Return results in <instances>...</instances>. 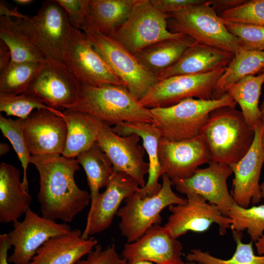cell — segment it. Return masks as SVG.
Wrapping results in <instances>:
<instances>
[{
    "mask_svg": "<svg viewBox=\"0 0 264 264\" xmlns=\"http://www.w3.org/2000/svg\"><path fill=\"white\" fill-rule=\"evenodd\" d=\"M30 163L37 170L40 188L37 198L42 216L71 222L90 201L88 191L75 180L79 166L76 159L63 155H31Z\"/></svg>",
    "mask_w": 264,
    "mask_h": 264,
    "instance_id": "1",
    "label": "cell"
},
{
    "mask_svg": "<svg viewBox=\"0 0 264 264\" xmlns=\"http://www.w3.org/2000/svg\"><path fill=\"white\" fill-rule=\"evenodd\" d=\"M0 14L14 18L23 34L46 59L63 63L71 26L66 11L56 0L43 2L33 16L5 5L1 6Z\"/></svg>",
    "mask_w": 264,
    "mask_h": 264,
    "instance_id": "2",
    "label": "cell"
},
{
    "mask_svg": "<svg viewBox=\"0 0 264 264\" xmlns=\"http://www.w3.org/2000/svg\"><path fill=\"white\" fill-rule=\"evenodd\" d=\"M200 135L211 161L229 165L239 161L250 149L255 131L241 111L226 106L211 112Z\"/></svg>",
    "mask_w": 264,
    "mask_h": 264,
    "instance_id": "3",
    "label": "cell"
},
{
    "mask_svg": "<svg viewBox=\"0 0 264 264\" xmlns=\"http://www.w3.org/2000/svg\"><path fill=\"white\" fill-rule=\"evenodd\" d=\"M68 110L89 114L110 126L123 122L153 123L150 109L125 86L81 84L78 101Z\"/></svg>",
    "mask_w": 264,
    "mask_h": 264,
    "instance_id": "4",
    "label": "cell"
},
{
    "mask_svg": "<svg viewBox=\"0 0 264 264\" xmlns=\"http://www.w3.org/2000/svg\"><path fill=\"white\" fill-rule=\"evenodd\" d=\"M236 101L228 93L219 99L188 98L167 107L150 109L153 123L162 137L173 141L190 139L200 134L213 110L222 107L235 108Z\"/></svg>",
    "mask_w": 264,
    "mask_h": 264,
    "instance_id": "5",
    "label": "cell"
},
{
    "mask_svg": "<svg viewBox=\"0 0 264 264\" xmlns=\"http://www.w3.org/2000/svg\"><path fill=\"white\" fill-rule=\"evenodd\" d=\"M168 14V27L172 32L184 34L195 43L234 54L243 50L239 39L227 30L208 0L187 9Z\"/></svg>",
    "mask_w": 264,
    "mask_h": 264,
    "instance_id": "6",
    "label": "cell"
},
{
    "mask_svg": "<svg viewBox=\"0 0 264 264\" xmlns=\"http://www.w3.org/2000/svg\"><path fill=\"white\" fill-rule=\"evenodd\" d=\"M82 31L94 49L139 101L159 81L140 64L133 54L113 38L104 34L91 23Z\"/></svg>",
    "mask_w": 264,
    "mask_h": 264,
    "instance_id": "7",
    "label": "cell"
},
{
    "mask_svg": "<svg viewBox=\"0 0 264 264\" xmlns=\"http://www.w3.org/2000/svg\"><path fill=\"white\" fill-rule=\"evenodd\" d=\"M162 178L161 188L156 194L141 198L136 192L126 198L125 205L118 210L116 215L120 218L119 228L127 242L135 241L150 228L159 224L161 212L164 208L186 202V198L173 191V183L169 176L164 174Z\"/></svg>",
    "mask_w": 264,
    "mask_h": 264,
    "instance_id": "8",
    "label": "cell"
},
{
    "mask_svg": "<svg viewBox=\"0 0 264 264\" xmlns=\"http://www.w3.org/2000/svg\"><path fill=\"white\" fill-rule=\"evenodd\" d=\"M168 14L156 9L150 0H136L126 21L110 36L132 54L157 42L183 40L189 36L171 32Z\"/></svg>",
    "mask_w": 264,
    "mask_h": 264,
    "instance_id": "9",
    "label": "cell"
},
{
    "mask_svg": "<svg viewBox=\"0 0 264 264\" xmlns=\"http://www.w3.org/2000/svg\"><path fill=\"white\" fill-rule=\"evenodd\" d=\"M63 61L82 84L93 87L125 86L94 49L87 35L72 26Z\"/></svg>",
    "mask_w": 264,
    "mask_h": 264,
    "instance_id": "10",
    "label": "cell"
},
{
    "mask_svg": "<svg viewBox=\"0 0 264 264\" xmlns=\"http://www.w3.org/2000/svg\"><path fill=\"white\" fill-rule=\"evenodd\" d=\"M225 68L201 74L176 75L159 81L139 101L151 109L173 106L188 98L212 99L215 87Z\"/></svg>",
    "mask_w": 264,
    "mask_h": 264,
    "instance_id": "11",
    "label": "cell"
},
{
    "mask_svg": "<svg viewBox=\"0 0 264 264\" xmlns=\"http://www.w3.org/2000/svg\"><path fill=\"white\" fill-rule=\"evenodd\" d=\"M13 226L7 236L13 247L8 261L13 264H28L46 241L71 230L66 223H58L40 216L30 208L24 214L23 220L13 222Z\"/></svg>",
    "mask_w": 264,
    "mask_h": 264,
    "instance_id": "12",
    "label": "cell"
},
{
    "mask_svg": "<svg viewBox=\"0 0 264 264\" xmlns=\"http://www.w3.org/2000/svg\"><path fill=\"white\" fill-rule=\"evenodd\" d=\"M186 197L185 203L171 205L168 208L172 214L164 227L174 237L177 239L188 231L204 232L214 223L219 226L220 235L226 234L233 222L231 219L198 194H190Z\"/></svg>",
    "mask_w": 264,
    "mask_h": 264,
    "instance_id": "13",
    "label": "cell"
},
{
    "mask_svg": "<svg viewBox=\"0 0 264 264\" xmlns=\"http://www.w3.org/2000/svg\"><path fill=\"white\" fill-rule=\"evenodd\" d=\"M81 86L64 63L47 60L25 92L51 108L66 110L78 101Z\"/></svg>",
    "mask_w": 264,
    "mask_h": 264,
    "instance_id": "14",
    "label": "cell"
},
{
    "mask_svg": "<svg viewBox=\"0 0 264 264\" xmlns=\"http://www.w3.org/2000/svg\"><path fill=\"white\" fill-rule=\"evenodd\" d=\"M140 139L134 134L119 135L103 123L96 143L110 159L113 172L128 174L143 188L149 164L144 160V148L138 144Z\"/></svg>",
    "mask_w": 264,
    "mask_h": 264,
    "instance_id": "15",
    "label": "cell"
},
{
    "mask_svg": "<svg viewBox=\"0 0 264 264\" xmlns=\"http://www.w3.org/2000/svg\"><path fill=\"white\" fill-rule=\"evenodd\" d=\"M162 176L171 179L191 177L198 167L211 161L208 148L200 134L192 138L173 141L163 137L158 145Z\"/></svg>",
    "mask_w": 264,
    "mask_h": 264,
    "instance_id": "16",
    "label": "cell"
},
{
    "mask_svg": "<svg viewBox=\"0 0 264 264\" xmlns=\"http://www.w3.org/2000/svg\"><path fill=\"white\" fill-rule=\"evenodd\" d=\"M140 187L129 175L113 172L106 187L90 204L82 237L88 239L108 229L111 224L124 199L138 192Z\"/></svg>",
    "mask_w": 264,
    "mask_h": 264,
    "instance_id": "17",
    "label": "cell"
},
{
    "mask_svg": "<svg viewBox=\"0 0 264 264\" xmlns=\"http://www.w3.org/2000/svg\"><path fill=\"white\" fill-rule=\"evenodd\" d=\"M232 173L229 165L211 161L207 167L197 169L191 177L172 181L179 193L201 196L210 203L217 206L227 217L234 203L227 185V180Z\"/></svg>",
    "mask_w": 264,
    "mask_h": 264,
    "instance_id": "18",
    "label": "cell"
},
{
    "mask_svg": "<svg viewBox=\"0 0 264 264\" xmlns=\"http://www.w3.org/2000/svg\"><path fill=\"white\" fill-rule=\"evenodd\" d=\"M264 122L261 120L254 129L255 137L247 153L237 162L229 165L234 178L232 197L239 206L248 208L251 202L259 203L262 194L259 185L260 174L264 163V150L261 137Z\"/></svg>",
    "mask_w": 264,
    "mask_h": 264,
    "instance_id": "19",
    "label": "cell"
},
{
    "mask_svg": "<svg viewBox=\"0 0 264 264\" xmlns=\"http://www.w3.org/2000/svg\"><path fill=\"white\" fill-rule=\"evenodd\" d=\"M181 243L165 227L156 224L140 238L125 244L122 255L128 264L146 261L156 264H186Z\"/></svg>",
    "mask_w": 264,
    "mask_h": 264,
    "instance_id": "20",
    "label": "cell"
},
{
    "mask_svg": "<svg viewBox=\"0 0 264 264\" xmlns=\"http://www.w3.org/2000/svg\"><path fill=\"white\" fill-rule=\"evenodd\" d=\"M24 132L31 155H62L66 139L64 118L47 110L33 112L23 120Z\"/></svg>",
    "mask_w": 264,
    "mask_h": 264,
    "instance_id": "21",
    "label": "cell"
},
{
    "mask_svg": "<svg viewBox=\"0 0 264 264\" xmlns=\"http://www.w3.org/2000/svg\"><path fill=\"white\" fill-rule=\"evenodd\" d=\"M78 229L51 238L37 251L28 264H75L98 244L93 237H82Z\"/></svg>",
    "mask_w": 264,
    "mask_h": 264,
    "instance_id": "22",
    "label": "cell"
},
{
    "mask_svg": "<svg viewBox=\"0 0 264 264\" xmlns=\"http://www.w3.org/2000/svg\"><path fill=\"white\" fill-rule=\"evenodd\" d=\"M234 54L209 45L194 42L174 65L162 72L159 81L180 75L201 74L225 68Z\"/></svg>",
    "mask_w": 264,
    "mask_h": 264,
    "instance_id": "23",
    "label": "cell"
},
{
    "mask_svg": "<svg viewBox=\"0 0 264 264\" xmlns=\"http://www.w3.org/2000/svg\"><path fill=\"white\" fill-rule=\"evenodd\" d=\"M112 129L119 135L134 134L142 139L148 156L149 168L147 181L137 192L141 198L156 194L161 188V184L158 182L162 176L158 156V145L162 137L160 131L153 123L145 122H123L114 126Z\"/></svg>",
    "mask_w": 264,
    "mask_h": 264,
    "instance_id": "24",
    "label": "cell"
},
{
    "mask_svg": "<svg viewBox=\"0 0 264 264\" xmlns=\"http://www.w3.org/2000/svg\"><path fill=\"white\" fill-rule=\"evenodd\" d=\"M32 197L20 180V171L2 162L0 165V222L18 220L30 207Z\"/></svg>",
    "mask_w": 264,
    "mask_h": 264,
    "instance_id": "25",
    "label": "cell"
},
{
    "mask_svg": "<svg viewBox=\"0 0 264 264\" xmlns=\"http://www.w3.org/2000/svg\"><path fill=\"white\" fill-rule=\"evenodd\" d=\"M63 112L67 135L62 155L75 158L96 143L103 122L95 116L81 111L66 110Z\"/></svg>",
    "mask_w": 264,
    "mask_h": 264,
    "instance_id": "26",
    "label": "cell"
},
{
    "mask_svg": "<svg viewBox=\"0 0 264 264\" xmlns=\"http://www.w3.org/2000/svg\"><path fill=\"white\" fill-rule=\"evenodd\" d=\"M194 42L190 37L183 40H163L133 55L147 71L157 78L162 72L176 63Z\"/></svg>",
    "mask_w": 264,
    "mask_h": 264,
    "instance_id": "27",
    "label": "cell"
},
{
    "mask_svg": "<svg viewBox=\"0 0 264 264\" xmlns=\"http://www.w3.org/2000/svg\"><path fill=\"white\" fill-rule=\"evenodd\" d=\"M264 70V51L242 50L234 57L220 79L213 92L212 99H219L228 88L242 78L254 75Z\"/></svg>",
    "mask_w": 264,
    "mask_h": 264,
    "instance_id": "28",
    "label": "cell"
},
{
    "mask_svg": "<svg viewBox=\"0 0 264 264\" xmlns=\"http://www.w3.org/2000/svg\"><path fill=\"white\" fill-rule=\"evenodd\" d=\"M264 83V72L257 76H247L226 90V93L239 105L245 120L254 130L262 120L258 105Z\"/></svg>",
    "mask_w": 264,
    "mask_h": 264,
    "instance_id": "29",
    "label": "cell"
},
{
    "mask_svg": "<svg viewBox=\"0 0 264 264\" xmlns=\"http://www.w3.org/2000/svg\"><path fill=\"white\" fill-rule=\"evenodd\" d=\"M136 0H89L90 22L110 36L128 18Z\"/></svg>",
    "mask_w": 264,
    "mask_h": 264,
    "instance_id": "30",
    "label": "cell"
},
{
    "mask_svg": "<svg viewBox=\"0 0 264 264\" xmlns=\"http://www.w3.org/2000/svg\"><path fill=\"white\" fill-rule=\"evenodd\" d=\"M76 160L86 173L90 190V204H92L100 194V189L107 186L113 174L112 164L97 143L79 154Z\"/></svg>",
    "mask_w": 264,
    "mask_h": 264,
    "instance_id": "31",
    "label": "cell"
},
{
    "mask_svg": "<svg viewBox=\"0 0 264 264\" xmlns=\"http://www.w3.org/2000/svg\"><path fill=\"white\" fill-rule=\"evenodd\" d=\"M0 38L10 49L11 62L44 63L47 61L23 34L17 22L8 16H0Z\"/></svg>",
    "mask_w": 264,
    "mask_h": 264,
    "instance_id": "32",
    "label": "cell"
},
{
    "mask_svg": "<svg viewBox=\"0 0 264 264\" xmlns=\"http://www.w3.org/2000/svg\"><path fill=\"white\" fill-rule=\"evenodd\" d=\"M46 63L11 62L0 71V94L18 95L25 92Z\"/></svg>",
    "mask_w": 264,
    "mask_h": 264,
    "instance_id": "33",
    "label": "cell"
},
{
    "mask_svg": "<svg viewBox=\"0 0 264 264\" xmlns=\"http://www.w3.org/2000/svg\"><path fill=\"white\" fill-rule=\"evenodd\" d=\"M232 232L234 240L236 243V249L230 259H221L212 256L209 252L194 249L191 250L186 255L187 261L202 264H264V255L258 256L255 254L253 242L244 243L242 241V232Z\"/></svg>",
    "mask_w": 264,
    "mask_h": 264,
    "instance_id": "34",
    "label": "cell"
},
{
    "mask_svg": "<svg viewBox=\"0 0 264 264\" xmlns=\"http://www.w3.org/2000/svg\"><path fill=\"white\" fill-rule=\"evenodd\" d=\"M227 217L233 220L230 227L232 231L246 230L253 242H257L264 235V204L243 208L234 202Z\"/></svg>",
    "mask_w": 264,
    "mask_h": 264,
    "instance_id": "35",
    "label": "cell"
},
{
    "mask_svg": "<svg viewBox=\"0 0 264 264\" xmlns=\"http://www.w3.org/2000/svg\"><path fill=\"white\" fill-rule=\"evenodd\" d=\"M0 129L3 136L11 143L21 163L23 169L22 182L25 189L28 191L27 169L31 155L24 135L23 120L20 118L13 120L0 114Z\"/></svg>",
    "mask_w": 264,
    "mask_h": 264,
    "instance_id": "36",
    "label": "cell"
},
{
    "mask_svg": "<svg viewBox=\"0 0 264 264\" xmlns=\"http://www.w3.org/2000/svg\"><path fill=\"white\" fill-rule=\"evenodd\" d=\"M39 110H49L64 118L63 111L51 108L36 96L26 92L18 95L0 94V111L7 116L26 119L33 112Z\"/></svg>",
    "mask_w": 264,
    "mask_h": 264,
    "instance_id": "37",
    "label": "cell"
},
{
    "mask_svg": "<svg viewBox=\"0 0 264 264\" xmlns=\"http://www.w3.org/2000/svg\"><path fill=\"white\" fill-rule=\"evenodd\" d=\"M221 19L227 30L239 39L243 50L264 51V26Z\"/></svg>",
    "mask_w": 264,
    "mask_h": 264,
    "instance_id": "38",
    "label": "cell"
},
{
    "mask_svg": "<svg viewBox=\"0 0 264 264\" xmlns=\"http://www.w3.org/2000/svg\"><path fill=\"white\" fill-rule=\"evenodd\" d=\"M219 16L232 22L264 26V0H246L240 5L223 12Z\"/></svg>",
    "mask_w": 264,
    "mask_h": 264,
    "instance_id": "39",
    "label": "cell"
},
{
    "mask_svg": "<svg viewBox=\"0 0 264 264\" xmlns=\"http://www.w3.org/2000/svg\"><path fill=\"white\" fill-rule=\"evenodd\" d=\"M65 9L72 27L82 31L90 23L89 0H56Z\"/></svg>",
    "mask_w": 264,
    "mask_h": 264,
    "instance_id": "40",
    "label": "cell"
},
{
    "mask_svg": "<svg viewBox=\"0 0 264 264\" xmlns=\"http://www.w3.org/2000/svg\"><path fill=\"white\" fill-rule=\"evenodd\" d=\"M75 264H127V262L120 257L114 244L106 249L97 244L85 259L79 260Z\"/></svg>",
    "mask_w": 264,
    "mask_h": 264,
    "instance_id": "41",
    "label": "cell"
},
{
    "mask_svg": "<svg viewBox=\"0 0 264 264\" xmlns=\"http://www.w3.org/2000/svg\"><path fill=\"white\" fill-rule=\"evenodd\" d=\"M156 9L166 13L178 12L205 2L204 0H150Z\"/></svg>",
    "mask_w": 264,
    "mask_h": 264,
    "instance_id": "42",
    "label": "cell"
},
{
    "mask_svg": "<svg viewBox=\"0 0 264 264\" xmlns=\"http://www.w3.org/2000/svg\"><path fill=\"white\" fill-rule=\"evenodd\" d=\"M246 0H208L215 12L222 14L223 12L240 5Z\"/></svg>",
    "mask_w": 264,
    "mask_h": 264,
    "instance_id": "43",
    "label": "cell"
},
{
    "mask_svg": "<svg viewBox=\"0 0 264 264\" xmlns=\"http://www.w3.org/2000/svg\"><path fill=\"white\" fill-rule=\"evenodd\" d=\"M7 239V234L0 235V264H9L8 251L11 248Z\"/></svg>",
    "mask_w": 264,
    "mask_h": 264,
    "instance_id": "44",
    "label": "cell"
},
{
    "mask_svg": "<svg viewBox=\"0 0 264 264\" xmlns=\"http://www.w3.org/2000/svg\"><path fill=\"white\" fill-rule=\"evenodd\" d=\"M11 61V54L8 46L0 41V71L5 68Z\"/></svg>",
    "mask_w": 264,
    "mask_h": 264,
    "instance_id": "45",
    "label": "cell"
},
{
    "mask_svg": "<svg viewBox=\"0 0 264 264\" xmlns=\"http://www.w3.org/2000/svg\"><path fill=\"white\" fill-rule=\"evenodd\" d=\"M258 255H264V234L255 242Z\"/></svg>",
    "mask_w": 264,
    "mask_h": 264,
    "instance_id": "46",
    "label": "cell"
},
{
    "mask_svg": "<svg viewBox=\"0 0 264 264\" xmlns=\"http://www.w3.org/2000/svg\"><path fill=\"white\" fill-rule=\"evenodd\" d=\"M10 147L6 143H0V154L3 155L9 151Z\"/></svg>",
    "mask_w": 264,
    "mask_h": 264,
    "instance_id": "47",
    "label": "cell"
},
{
    "mask_svg": "<svg viewBox=\"0 0 264 264\" xmlns=\"http://www.w3.org/2000/svg\"><path fill=\"white\" fill-rule=\"evenodd\" d=\"M14 1L20 5H26L32 3L34 1L32 0H14Z\"/></svg>",
    "mask_w": 264,
    "mask_h": 264,
    "instance_id": "48",
    "label": "cell"
},
{
    "mask_svg": "<svg viewBox=\"0 0 264 264\" xmlns=\"http://www.w3.org/2000/svg\"><path fill=\"white\" fill-rule=\"evenodd\" d=\"M260 110L261 111V120L264 122V98L263 101L262 105L260 107Z\"/></svg>",
    "mask_w": 264,
    "mask_h": 264,
    "instance_id": "49",
    "label": "cell"
},
{
    "mask_svg": "<svg viewBox=\"0 0 264 264\" xmlns=\"http://www.w3.org/2000/svg\"><path fill=\"white\" fill-rule=\"evenodd\" d=\"M130 264H154L153 263L148 262V261H137V262H134L133 263Z\"/></svg>",
    "mask_w": 264,
    "mask_h": 264,
    "instance_id": "50",
    "label": "cell"
},
{
    "mask_svg": "<svg viewBox=\"0 0 264 264\" xmlns=\"http://www.w3.org/2000/svg\"><path fill=\"white\" fill-rule=\"evenodd\" d=\"M260 189L261 191L262 198L264 200V180L263 183L261 185H260Z\"/></svg>",
    "mask_w": 264,
    "mask_h": 264,
    "instance_id": "51",
    "label": "cell"
},
{
    "mask_svg": "<svg viewBox=\"0 0 264 264\" xmlns=\"http://www.w3.org/2000/svg\"><path fill=\"white\" fill-rule=\"evenodd\" d=\"M261 142H262V145L263 148L264 150V130L262 134Z\"/></svg>",
    "mask_w": 264,
    "mask_h": 264,
    "instance_id": "52",
    "label": "cell"
},
{
    "mask_svg": "<svg viewBox=\"0 0 264 264\" xmlns=\"http://www.w3.org/2000/svg\"><path fill=\"white\" fill-rule=\"evenodd\" d=\"M186 264H199V263H196V262H186Z\"/></svg>",
    "mask_w": 264,
    "mask_h": 264,
    "instance_id": "53",
    "label": "cell"
},
{
    "mask_svg": "<svg viewBox=\"0 0 264 264\" xmlns=\"http://www.w3.org/2000/svg\"><path fill=\"white\" fill-rule=\"evenodd\" d=\"M264 72V71H263V72Z\"/></svg>",
    "mask_w": 264,
    "mask_h": 264,
    "instance_id": "54",
    "label": "cell"
}]
</instances>
